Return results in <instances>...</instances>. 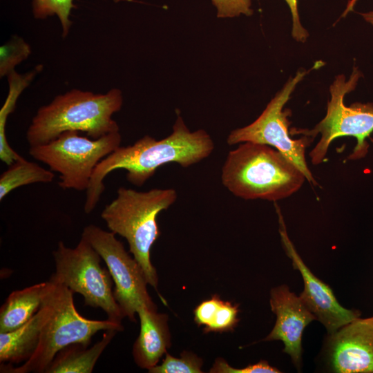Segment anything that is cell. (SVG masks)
Returning <instances> with one entry per match:
<instances>
[{"label":"cell","instance_id":"obj_1","mask_svg":"<svg viewBox=\"0 0 373 373\" xmlns=\"http://www.w3.org/2000/svg\"><path fill=\"white\" fill-rule=\"evenodd\" d=\"M213 149L214 142L204 130L191 132L178 117L166 137L156 140L145 135L132 145L119 146L99 162L86 191L84 212L94 210L105 189L104 180L113 171L126 170L127 180L140 186L160 166L175 162L188 167L209 157Z\"/></svg>","mask_w":373,"mask_h":373},{"label":"cell","instance_id":"obj_2","mask_svg":"<svg viewBox=\"0 0 373 373\" xmlns=\"http://www.w3.org/2000/svg\"><path fill=\"white\" fill-rule=\"evenodd\" d=\"M221 179L238 198L272 202L289 197L307 180L301 170L277 149L252 142H242L229 151Z\"/></svg>","mask_w":373,"mask_h":373},{"label":"cell","instance_id":"obj_3","mask_svg":"<svg viewBox=\"0 0 373 373\" xmlns=\"http://www.w3.org/2000/svg\"><path fill=\"white\" fill-rule=\"evenodd\" d=\"M122 93L112 89L105 94L72 90L41 106L26 133L30 146L48 143L68 131H82L92 139L119 131L112 115L122 105Z\"/></svg>","mask_w":373,"mask_h":373},{"label":"cell","instance_id":"obj_4","mask_svg":"<svg viewBox=\"0 0 373 373\" xmlns=\"http://www.w3.org/2000/svg\"><path fill=\"white\" fill-rule=\"evenodd\" d=\"M176 199L173 189L137 191L121 186L116 198L101 213L110 231L127 240L129 251L142 268L148 284L157 292L158 276L150 258L151 249L160 235L157 217Z\"/></svg>","mask_w":373,"mask_h":373},{"label":"cell","instance_id":"obj_5","mask_svg":"<svg viewBox=\"0 0 373 373\" xmlns=\"http://www.w3.org/2000/svg\"><path fill=\"white\" fill-rule=\"evenodd\" d=\"M46 294L52 307L50 316L44 323L37 347L30 359L22 365H1V372L45 373L57 353L74 343L89 345L92 337L99 331L124 329L122 323L108 319L90 320L77 311L73 292L62 284L49 279Z\"/></svg>","mask_w":373,"mask_h":373},{"label":"cell","instance_id":"obj_6","mask_svg":"<svg viewBox=\"0 0 373 373\" xmlns=\"http://www.w3.org/2000/svg\"><path fill=\"white\" fill-rule=\"evenodd\" d=\"M360 77L361 73L356 68L347 81L343 75L337 76L330 86L331 98L325 117L311 130L290 131L291 135H303L312 140L318 134L321 135L320 140L309 153L314 165L325 160L332 142L340 137L356 139V145L348 160L361 159L367 154L369 145L366 139L373 132V104L356 103L350 106L344 104L345 95L355 88Z\"/></svg>","mask_w":373,"mask_h":373},{"label":"cell","instance_id":"obj_7","mask_svg":"<svg viewBox=\"0 0 373 373\" xmlns=\"http://www.w3.org/2000/svg\"><path fill=\"white\" fill-rule=\"evenodd\" d=\"M121 141L119 131L90 140L68 131L48 143L30 146L29 154L59 173L61 189L86 191L97 165L120 146Z\"/></svg>","mask_w":373,"mask_h":373},{"label":"cell","instance_id":"obj_8","mask_svg":"<svg viewBox=\"0 0 373 373\" xmlns=\"http://www.w3.org/2000/svg\"><path fill=\"white\" fill-rule=\"evenodd\" d=\"M53 257L55 271L50 279L82 295L85 305L101 308L107 319L121 323L124 316L114 296L112 277L101 266L100 255L87 240L81 238L74 248L60 241Z\"/></svg>","mask_w":373,"mask_h":373},{"label":"cell","instance_id":"obj_9","mask_svg":"<svg viewBox=\"0 0 373 373\" xmlns=\"http://www.w3.org/2000/svg\"><path fill=\"white\" fill-rule=\"evenodd\" d=\"M307 73L305 70L298 71L289 79L261 115L253 123L232 131L227 142L229 145L252 142L272 146L294 162L304 173L307 181L316 184L305 158L306 148L313 140L304 135L299 139H292L288 130L289 113L283 111L296 86Z\"/></svg>","mask_w":373,"mask_h":373},{"label":"cell","instance_id":"obj_10","mask_svg":"<svg viewBox=\"0 0 373 373\" xmlns=\"http://www.w3.org/2000/svg\"><path fill=\"white\" fill-rule=\"evenodd\" d=\"M82 238L93 246L106 263L115 284V298L124 317L135 321V315L142 305L157 309L149 294L142 268L114 233L88 224L84 228Z\"/></svg>","mask_w":373,"mask_h":373},{"label":"cell","instance_id":"obj_11","mask_svg":"<svg viewBox=\"0 0 373 373\" xmlns=\"http://www.w3.org/2000/svg\"><path fill=\"white\" fill-rule=\"evenodd\" d=\"M274 206L278 217V231L284 250L294 268L299 271L303 280L304 289L299 296L317 321L326 328L327 333L332 334L359 317V312L343 307L336 300L332 289L306 266L289 238L280 209L277 204H274Z\"/></svg>","mask_w":373,"mask_h":373},{"label":"cell","instance_id":"obj_12","mask_svg":"<svg viewBox=\"0 0 373 373\" xmlns=\"http://www.w3.org/2000/svg\"><path fill=\"white\" fill-rule=\"evenodd\" d=\"M325 348L332 372L373 373V316L358 317L328 334Z\"/></svg>","mask_w":373,"mask_h":373},{"label":"cell","instance_id":"obj_13","mask_svg":"<svg viewBox=\"0 0 373 373\" xmlns=\"http://www.w3.org/2000/svg\"><path fill=\"white\" fill-rule=\"evenodd\" d=\"M269 303L276 321L271 332L262 340L283 342V352L289 354L297 369H300L302 358V336L306 326L315 315L289 287L283 285L271 289Z\"/></svg>","mask_w":373,"mask_h":373},{"label":"cell","instance_id":"obj_14","mask_svg":"<svg viewBox=\"0 0 373 373\" xmlns=\"http://www.w3.org/2000/svg\"><path fill=\"white\" fill-rule=\"evenodd\" d=\"M140 329L133 347L136 365L147 370L157 365L171 345L169 316L142 305L137 310Z\"/></svg>","mask_w":373,"mask_h":373},{"label":"cell","instance_id":"obj_15","mask_svg":"<svg viewBox=\"0 0 373 373\" xmlns=\"http://www.w3.org/2000/svg\"><path fill=\"white\" fill-rule=\"evenodd\" d=\"M51 312V304L46 294L45 288L42 303L38 312L17 329L0 333L1 363L19 364L31 358L37 347L41 329Z\"/></svg>","mask_w":373,"mask_h":373},{"label":"cell","instance_id":"obj_16","mask_svg":"<svg viewBox=\"0 0 373 373\" xmlns=\"http://www.w3.org/2000/svg\"><path fill=\"white\" fill-rule=\"evenodd\" d=\"M115 329L106 330L102 338L91 347L82 343L69 345L59 350L45 373H91L115 334Z\"/></svg>","mask_w":373,"mask_h":373},{"label":"cell","instance_id":"obj_17","mask_svg":"<svg viewBox=\"0 0 373 373\" xmlns=\"http://www.w3.org/2000/svg\"><path fill=\"white\" fill-rule=\"evenodd\" d=\"M46 285V281L10 294L0 309V333L17 329L38 312Z\"/></svg>","mask_w":373,"mask_h":373},{"label":"cell","instance_id":"obj_18","mask_svg":"<svg viewBox=\"0 0 373 373\" xmlns=\"http://www.w3.org/2000/svg\"><path fill=\"white\" fill-rule=\"evenodd\" d=\"M40 70L36 68L24 75H19L13 70L8 75L9 92L0 111V160L8 166L22 156L8 144L6 134L7 120L9 115L15 110L18 97Z\"/></svg>","mask_w":373,"mask_h":373},{"label":"cell","instance_id":"obj_19","mask_svg":"<svg viewBox=\"0 0 373 373\" xmlns=\"http://www.w3.org/2000/svg\"><path fill=\"white\" fill-rule=\"evenodd\" d=\"M54 178L55 174L50 169L47 170L21 157L0 176V200L18 187L33 183H50Z\"/></svg>","mask_w":373,"mask_h":373},{"label":"cell","instance_id":"obj_20","mask_svg":"<svg viewBox=\"0 0 373 373\" xmlns=\"http://www.w3.org/2000/svg\"><path fill=\"white\" fill-rule=\"evenodd\" d=\"M203 361L196 354L184 351L180 357H173L169 353L160 365L148 370L150 373H201Z\"/></svg>","mask_w":373,"mask_h":373},{"label":"cell","instance_id":"obj_21","mask_svg":"<svg viewBox=\"0 0 373 373\" xmlns=\"http://www.w3.org/2000/svg\"><path fill=\"white\" fill-rule=\"evenodd\" d=\"M32 7L37 19H44L56 15L61 23L62 36L65 37L68 35L71 26L69 17L75 7L73 0H33Z\"/></svg>","mask_w":373,"mask_h":373},{"label":"cell","instance_id":"obj_22","mask_svg":"<svg viewBox=\"0 0 373 373\" xmlns=\"http://www.w3.org/2000/svg\"><path fill=\"white\" fill-rule=\"evenodd\" d=\"M31 53L30 46L21 37L14 36L0 48V75H8L15 66Z\"/></svg>","mask_w":373,"mask_h":373},{"label":"cell","instance_id":"obj_23","mask_svg":"<svg viewBox=\"0 0 373 373\" xmlns=\"http://www.w3.org/2000/svg\"><path fill=\"white\" fill-rule=\"evenodd\" d=\"M238 305L222 300L210 324L204 327V332H226L232 331L236 326Z\"/></svg>","mask_w":373,"mask_h":373},{"label":"cell","instance_id":"obj_24","mask_svg":"<svg viewBox=\"0 0 373 373\" xmlns=\"http://www.w3.org/2000/svg\"><path fill=\"white\" fill-rule=\"evenodd\" d=\"M209 372L211 373H279L280 371L270 365L267 361L261 360L258 363L249 365L242 368H234L221 358H217Z\"/></svg>","mask_w":373,"mask_h":373},{"label":"cell","instance_id":"obj_25","mask_svg":"<svg viewBox=\"0 0 373 373\" xmlns=\"http://www.w3.org/2000/svg\"><path fill=\"white\" fill-rule=\"evenodd\" d=\"M217 10V17L229 18L240 15L249 16L253 14L251 0H211Z\"/></svg>","mask_w":373,"mask_h":373},{"label":"cell","instance_id":"obj_26","mask_svg":"<svg viewBox=\"0 0 373 373\" xmlns=\"http://www.w3.org/2000/svg\"><path fill=\"white\" fill-rule=\"evenodd\" d=\"M222 301L218 295H213L210 299L200 303L194 309V321L196 324L204 327L209 325Z\"/></svg>","mask_w":373,"mask_h":373},{"label":"cell","instance_id":"obj_27","mask_svg":"<svg viewBox=\"0 0 373 373\" xmlns=\"http://www.w3.org/2000/svg\"><path fill=\"white\" fill-rule=\"evenodd\" d=\"M292 17V36L298 41H305L308 36L306 30L302 26L298 11L297 0H285Z\"/></svg>","mask_w":373,"mask_h":373},{"label":"cell","instance_id":"obj_28","mask_svg":"<svg viewBox=\"0 0 373 373\" xmlns=\"http://www.w3.org/2000/svg\"><path fill=\"white\" fill-rule=\"evenodd\" d=\"M361 15L363 17V19L366 21L373 25V11H370V12H365V13H361Z\"/></svg>","mask_w":373,"mask_h":373},{"label":"cell","instance_id":"obj_29","mask_svg":"<svg viewBox=\"0 0 373 373\" xmlns=\"http://www.w3.org/2000/svg\"><path fill=\"white\" fill-rule=\"evenodd\" d=\"M358 0H350L347 5V7L345 10V11L343 12V16H345L350 11L352 10L354 6H355L356 3L357 2Z\"/></svg>","mask_w":373,"mask_h":373}]
</instances>
